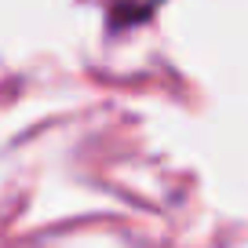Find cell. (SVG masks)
I'll return each instance as SVG.
<instances>
[{"label":"cell","instance_id":"1","mask_svg":"<svg viewBox=\"0 0 248 248\" xmlns=\"http://www.w3.org/2000/svg\"><path fill=\"white\" fill-rule=\"evenodd\" d=\"M161 0H117L113 11H109V26L113 30H124V26H135L142 18H150L157 11Z\"/></svg>","mask_w":248,"mask_h":248}]
</instances>
